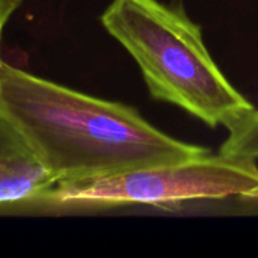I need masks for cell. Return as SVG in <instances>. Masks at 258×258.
Returning a JSON list of instances; mask_svg holds the SVG:
<instances>
[{"label":"cell","mask_w":258,"mask_h":258,"mask_svg":"<svg viewBox=\"0 0 258 258\" xmlns=\"http://www.w3.org/2000/svg\"><path fill=\"white\" fill-rule=\"evenodd\" d=\"M23 0H0V47H2V33L9 21V18L14 15V12L20 8ZM0 63H2V56H0Z\"/></svg>","instance_id":"cell-5"},{"label":"cell","mask_w":258,"mask_h":258,"mask_svg":"<svg viewBox=\"0 0 258 258\" xmlns=\"http://www.w3.org/2000/svg\"><path fill=\"white\" fill-rule=\"evenodd\" d=\"M53 183V174L0 107V207L36 204Z\"/></svg>","instance_id":"cell-4"},{"label":"cell","mask_w":258,"mask_h":258,"mask_svg":"<svg viewBox=\"0 0 258 258\" xmlns=\"http://www.w3.org/2000/svg\"><path fill=\"white\" fill-rule=\"evenodd\" d=\"M0 107L57 180L175 165L210 151L178 141L122 103L0 63Z\"/></svg>","instance_id":"cell-1"},{"label":"cell","mask_w":258,"mask_h":258,"mask_svg":"<svg viewBox=\"0 0 258 258\" xmlns=\"http://www.w3.org/2000/svg\"><path fill=\"white\" fill-rule=\"evenodd\" d=\"M255 160L212 153L175 163L109 175L57 180L36 204L50 207H109L119 204L168 206L197 200L258 201Z\"/></svg>","instance_id":"cell-3"},{"label":"cell","mask_w":258,"mask_h":258,"mask_svg":"<svg viewBox=\"0 0 258 258\" xmlns=\"http://www.w3.org/2000/svg\"><path fill=\"white\" fill-rule=\"evenodd\" d=\"M100 20L135 59L153 98L227 130L255 109L228 82L183 6L112 0Z\"/></svg>","instance_id":"cell-2"}]
</instances>
